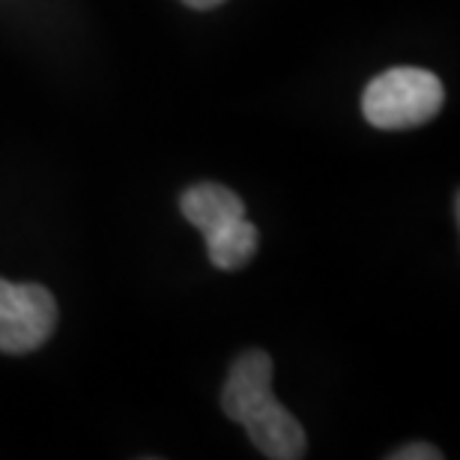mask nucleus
<instances>
[{"label": "nucleus", "mask_w": 460, "mask_h": 460, "mask_svg": "<svg viewBox=\"0 0 460 460\" xmlns=\"http://www.w3.org/2000/svg\"><path fill=\"white\" fill-rule=\"evenodd\" d=\"M222 407L239 421L254 448L272 460L305 457V430L293 412L272 394V358L263 349H248L227 374Z\"/></svg>", "instance_id": "f257e3e1"}, {"label": "nucleus", "mask_w": 460, "mask_h": 460, "mask_svg": "<svg viewBox=\"0 0 460 460\" xmlns=\"http://www.w3.org/2000/svg\"><path fill=\"white\" fill-rule=\"evenodd\" d=\"M182 216L207 239L209 261L218 270H239L257 252V227L245 218V207L218 182H200L180 198Z\"/></svg>", "instance_id": "f03ea898"}, {"label": "nucleus", "mask_w": 460, "mask_h": 460, "mask_svg": "<svg viewBox=\"0 0 460 460\" xmlns=\"http://www.w3.org/2000/svg\"><path fill=\"white\" fill-rule=\"evenodd\" d=\"M446 90L434 72L394 66L365 87L362 114L376 128H412L434 119L443 108Z\"/></svg>", "instance_id": "7ed1b4c3"}, {"label": "nucleus", "mask_w": 460, "mask_h": 460, "mask_svg": "<svg viewBox=\"0 0 460 460\" xmlns=\"http://www.w3.org/2000/svg\"><path fill=\"white\" fill-rule=\"evenodd\" d=\"M58 323L54 296L40 284L0 279V353H31L42 347Z\"/></svg>", "instance_id": "20e7f679"}, {"label": "nucleus", "mask_w": 460, "mask_h": 460, "mask_svg": "<svg viewBox=\"0 0 460 460\" xmlns=\"http://www.w3.org/2000/svg\"><path fill=\"white\" fill-rule=\"evenodd\" d=\"M389 457L392 460H439L443 452H437V448L428 443H412V446L398 448V452H392Z\"/></svg>", "instance_id": "39448f33"}, {"label": "nucleus", "mask_w": 460, "mask_h": 460, "mask_svg": "<svg viewBox=\"0 0 460 460\" xmlns=\"http://www.w3.org/2000/svg\"><path fill=\"white\" fill-rule=\"evenodd\" d=\"M182 4L191 6V9H213L218 4H225V0H182Z\"/></svg>", "instance_id": "423d86ee"}]
</instances>
